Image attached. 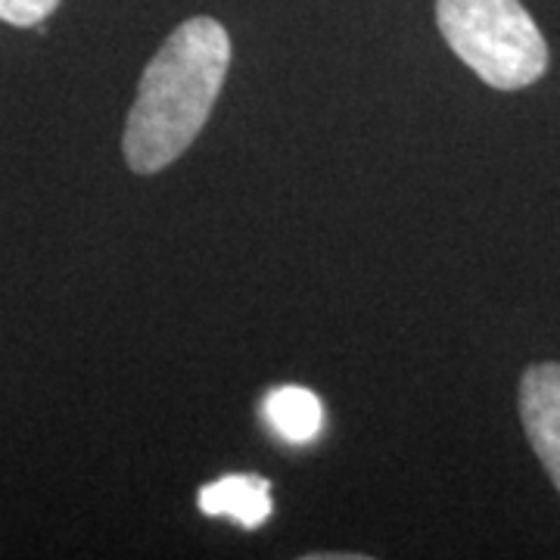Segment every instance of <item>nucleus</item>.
Instances as JSON below:
<instances>
[{
    "label": "nucleus",
    "instance_id": "1",
    "mask_svg": "<svg viewBox=\"0 0 560 560\" xmlns=\"http://www.w3.org/2000/svg\"><path fill=\"white\" fill-rule=\"evenodd\" d=\"M231 66V38L209 16L180 22L143 69L138 101L125 125V160L138 175H156L184 156L212 116Z\"/></svg>",
    "mask_w": 560,
    "mask_h": 560
},
{
    "label": "nucleus",
    "instance_id": "2",
    "mask_svg": "<svg viewBox=\"0 0 560 560\" xmlns=\"http://www.w3.org/2000/svg\"><path fill=\"white\" fill-rule=\"evenodd\" d=\"M442 38L489 88L521 91L545 75L548 44L521 0H436Z\"/></svg>",
    "mask_w": 560,
    "mask_h": 560
},
{
    "label": "nucleus",
    "instance_id": "3",
    "mask_svg": "<svg viewBox=\"0 0 560 560\" xmlns=\"http://www.w3.org/2000/svg\"><path fill=\"white\" fill-rule=\"evenodd\" d=\"M521 418L526 440L560 492V364L541 361L521 381Z\"/></svg>",
    "mask_w": 560,
    "mask_h": 560
},
{
    "label": "nucleus",
    "instance_id": "4",
    "mask_svg": "<svg viewBox=\"0 0 560 560\" xmlns=\"http://www.w3.org/2000/svg\"><path fill=\"white\" fill-rule=\"evenodd\" d=\"M200 511L209 517H231L243 529H259L271 517V482L259 474H231L200 489Z\"/></svg>",
    "mask_w": 560,
    "mask_h": 560
},
{
    "label": "nucleus",
    "instance_id": "5",
    "mask_svg": "<svg viewBox=\"0 0 560 560\" xmlns=\"http://www.w3.org/2000/svg\"><path fill=\"white\" fill-rule=\"evenodd\" d=\"M265 418L280 440L305 445L324 430V405L305 386H278L265 399Z\"/></svg>",
    "mask_w": 560,
    "mask_h": 560
},
{
    "label": "nucleus",
    "instance_id": "6",
    "mask_svg": "<svg viewBox=\"0 0 560 560\" xmlns=\"http://www.w3.org/2000/svg\"><path fill=\"white\" fill-rule=\"evenodd\" d=\"M57 7L60 0H0V22L28 28V25H40Z\"/></svg>",
    "mask_w": 560,
    "mask_h": 560
}]
</instances>
